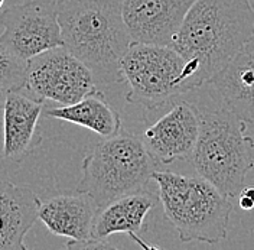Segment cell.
Wrapping results in <instances>:
<instances>
[{"instance_id":"obj_1","label":"cell","mask_w":254,"mask_h":250,"mask_svg":"<svg viewBox=\"0 0 254 250\" xmlns=\"http://www.w3.org/2000/svg\"><path fill=\"white\" fill-rule=\"evenodd\" d=\"M64 47L85 64L100 84L123 83L122 60L133 42L123 0H55Z\"/></svg>"},{"instance_id":"obj_2","label":"cell","mask_w":254,"mask_h":250,"mask_svg":"<svg viewBox=\"0 0 254 250\" xmlns=\"http://www.w3.org/2000/svg\"><path fill=\"white\" fill-rule=\"evenodd\" d=\"M253 36L250 0H195L172 48L209 83Z\"/></svg>"},{"instance_id":"obj_3","label":"cell","mask_w":254,"mask_h":250,"mask_svg":"<svg viewBox=\"0 0 254 250\" xmlns=\"http://www.w3.org/2000/svg\"><path fill=\"white\" fill-rule=\"evenodd\" d=\"M156 162L143 139L122 129L87 152L77 192L87 194L100 211L122 197L146 191Z\"/></svg>"},{"instance_id":"obj_4","label":"cell","mask_w":254,"mask_h":250,"mask_svg":"<svg viewBox=\"0 0 254 250\" xmlns=\"http://www.w3.org/2000/svg\"><path fill=\"white\" fill-rule=\"evenodd\" d=\"M166 219L174 224L182 243L217 245L227 239L231 198L201 175L169 171L153 172Z\"/></svg>"},{"instance_id":"obj_5","label":"cell","mask_w":254,"mask_h":250,"mask_svg":"<svg viewBox=\"0 0 254 250\" xmlns=\"http://www.w3.org/2000/svg\"><path fill=\"white\" fill-rule=\"evenodd\" d=\"M199 138L190 161L198 175L236 198L254 168V139L247 122L228 110H199Z\"/></svg>"},{"instance_id":"obj_6","label":"cell","mask_w":254,"mask_h":250,"mask_svg":"<svg viewBox=\"0 0 254 250\" xmlns=\"http://www.w3.org/2000/svg\"><path fill=\"white\" fill-rule=\"evenodd\" d=\"M126 100L155 110L205 84L198 67L175 48L131 42L122 60Z\"/></svg>"},{"instance_id":"obj_7","label":"cell","mask_w":254,"mask_h":250,"mask_svg":"<svg viewBox=\"0 0 254 250\" xmlns=\"http://www.w3.org/2000/svg\"><path fill=\"white\" fill-rule=\"evenodd\" d=\"M97 90L93 71L65 47L52 48L28 61L23 93L42 103L69 106Z\"/></svg>"},{"instance_id":"obj_8","label":"cell","mask_w":254,"mask_h":250,"mask_svg":"<svg viewBox=\"0 0 254 250\" xmlns=\"http://www.w3.org/2000/svg\"><path fill=\"white\" fill-rule=\"evenodd\" d=\"M0 45L20 60L64 47L55 0H26L0 13Z\"/></svg>"},{"instance_id":"obj_9","label":"cell","mask_w":254,"mask_h":250,"mask_svg":"<svg viewBox=\"0 0 254 250\" xmlns=\"http://www.w3.org/2000/svg\"><path fill=\"white\" fill-rule=\"evenodd\" d=\"M199 109L188 101H175L174 106L143 133V142L159 164L171 165L190 159L199 138Z\"/></svg>"},{"instance_id":"obj_10","label":"cell","mask_w":254,"mask_h":250,"mask_svg":"<svg viewBox=\"0 0 254 250\" xmlns=\"http://www.w3.org/2000/svg\"><path fill=\"white\" fill-rule=\"evenodd\" d=\"M195 0H123L122 10L133 42L174 47Z\"/></svg>"},{"instance_id":"obj_11","label":"cell","mask_w":254,"mask_h":250,"mask_svg":"<svg viewBox=\"0 0 254 250\" xmlns=\"http://www.w3.org/2000/svg\"><path fill=\"white\" fill-rule=\"evenodd\" d=\"M220 107L254 123V36L209 80Z\"/></svg>"},{"instance_id":"obj_12","label":"cell","mask_w":254,"mask_h":250,"mask_svg":"<svg viewBox=\"0 0 254 250\" xmlns=\"http://www.w3.org/2000/svg\"><path fill=\"white\" fill-rule=\"evenodd\" d=\"M45 103L23 91H6L3 107V158L20 162L41 143L38 123Z\"/></svg>"},{"instance_id":"obj_13","label":"cell","mask_w":254,"mask_h":250,"mask_svg":"<svg viewBox=\"0 0 254 250\" xmlns=\"http://www.w3.org/2000/svg\"><path fill=\"white\" fill-rule=\"evenodd\" d=\"M97 207L87 194H60L41 201L38 217L55 236L68 239L66 248L93 239Z\"/></svg>"},{"instance_id":"obj_14","label":"cell","mask_w":254,"mask_h":250,"mask_svg":"<svg viewBox=\"0 0 254 250\" xmlns=\"http://www.w3.org/2000/svg\"><path fill=\"white\" fill-rule=\"evenodd\" d=\"M160 197L146 191L134 192L122 197L109 204L103 210L97 211L93 239L106 240L116 233H126L142 249H156L152 245L144 243L140 235L146 232V217L158 205Z\"/></svg>"},{"instance_id":"obj_15","label":"cell","mask_w":254,"mask_h":250,"mask_svg":"<svg viewBox=\"0 0 254 250\" xmlns=\"http://www.w3.org/2000/svg\"><path fill=\"white\" fill-rule=\"evenodd\" d=\"M41 200L26 187L0 181V250H25V237L39 219Z\"/></svg>"},{"instance_id":"obj_16","label":"cell","mask_w":254,"mask_h":250,"mask_svg":"<svg viewBox=\"0 0 254 250\" xmlns=\"http://www.w3.org/2000/svg\"><path fill=\"white\" fill-rule=\"evenodd\" d=\"M45 114L57 120L90 129L103 139L117 135L123 129L120 113L98 90L85 95L74 104L51 107L45 111Z\"/></svg>"},{"instance_id":"obj_17","label":"cell","mask_w":254,"mask_h":250,"mask_svg":"<svg viewBox=\"0 0 254 250\" xmlns=\"http://www.w3.org/2000/svg\"><path fill=\"white\" fill-rule=\"evenodd\" d=\"M28 61L17 58L0 45V88L3 91H22L26 83Z\"/></svg>"},{"instance_id":"obj_18","label":"cell","mask_w":254,"mask_h":250,"mask_svg":"<svg viewBox=\"0 0 254 250\" xmlns=\"http://www.w3.org/2000/svg\"><path fill=\"white\" fill-rule=\"evenodd\" d=\"M238 205L241 210H246V211H250L254 208V200H252L250 197L244 195V194H240L238 195Z\"/></svg>"},{"instance_id":"obj_19","label":"cell","mask_w":254,"mask_h":250,"mask_svg":"<svg viewBox=\"0 0 254 250\" xmlns=\"http://www.w3.org/2000/svg\"><path fill=\"white\" fill-rule=\"evenodd\" d=\"M3 4H4V0H0V9L3 7Z\"/></svg>"},{"instance_id":"obj_20","label":"cell","mask_w":254,"mask_h":250,"mask_svg":"<svg viewBox=\"0 0 254 250\" xmlns=\"http://www.w3.org/2000/svg\"><path fill=\"white\" fill-rule=\"evenodd\" d=\"M1 91H3V90H1V88H0V95H1Z\"/></svg>"},{"instance_id":"obj_21","label":"cell","mask_w":254,"mask_h":250,"mask_svg":"<svg viewBox=\"0 0 254 250\" xmlns=\"http://www.w3.org/2000/svg\"><path fill=\"white\" fill-rule=\"evenodd\" d=\"M250 1H253V0H250Z\"/></svg>"}]
</instances>
